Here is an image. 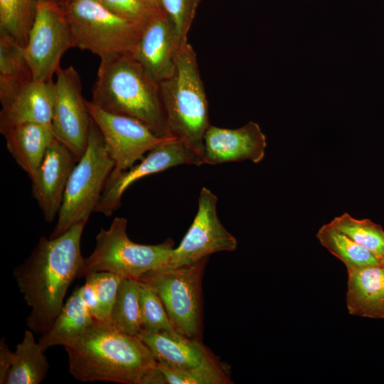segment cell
Masks as SVG:
<instances>
[{"label": "cell", "instance_id": "33", "mask_svg": "<svg viewBox=\"0 0 384 384\" xmlns=\"http://www.w3.org/2000/svg\"><path fill=\"white\" fill-rule=\"evenodd\" d=\"M82 299L94 319L102 323V316L97 298L91 284L85 281V284L80 287Z\"/></svg>", "mask_w": 384, "mask_h": 384}, {"label": "cell", "instance_id": "35", "mask_svg": "<svg viewBox=\"0 0 384 384\" xmlns=\"http://www.w3.org/2000/svg\"><path fill=\"white\" fill-rule=\"evenodd\" d=\"M145 3H146L151 8L159 10V11H163L162 6H161V0H143Z\"/></svg>", "mask_w": 384, "mask_h": 384}, {"label": "cell", "instance_id": "12", "mask_svg": "<svg viewBox=\"0 0 384 384\" xmlns=\"http://www.w3.org/2000/svg\"><path fill=\"white\" fill-rule=\"evenodd\" d=\"M217 201L210 190L202 188L196 215L179 245L173 249L166 268L190 265L215 252L236 250V238L218 217Z\"/></svg>", "mask_w": 384, "mask_h": 384}, {"label": "cell", "instance_id": "1", "mask_svg": "<svg viewBox=\"0 0 384 384\" xmlns=\"http://www.w3.org/2000/svg\"><path fill=\"white\" fill-rule=\"evenodd\" d=\"M85 224L77 223L54 238L41 237L31 254L14 270L18 289L31 309L26 324L33 332L42 334L50 329L69 286L78 278L84 259L80 241Z\"/></svg>", "mask_w": 384, "mask_h": 384}, {"label": "cell", "instance_id": "19", "mask_svg": "<svg viewBox=\"0 0 384 384\" xmlns=\"http://www.w3.org/2000/svg\"><path fill=\"white\" fill-rule=\"evenodd\" d=\"M347 272L346 301L349 314L384 319V268L369 266Z\"/></svg>", "mask_w": 384, "mask_h": 384}, {"label": "cell", "instance_id": "8", "mask_svg": "<svg viewBox=\"0 0 384 384\" xmlns=\"http://www.w3.org/2000/svg\"><path fill=\"white\" fill-rule=\"evenodd\" d=\"M208 258L190 265L153 270L139 279L159 295L175 330L194 340L202 341V281Z\"/></svg>", "mask_w": 384, "mask_h": 384}, {"label": "cell", "instance_id": "28", "mask_svg": "<svg viewBox=\"0 0 384 384\" xmlns=\"http://www.w3.org/2000/svg\"><path fill=\"white\" fill-rule=\"evenodd\" d=\"M139 282V302L142 331H165L179 334L175 330L159 295L149 285Z\"/></svg>", "mask_w": 384, "mask_h": 384}, {"label": "cell", "instance_id": "36", "mask_svg": "<svg viewBox=\"0 0 384 384\" xmlns=\"http://www.w3.org/2000/svg\"><path fill=\"white\" fill-rule=\"evenodd\" d=\"M380 266L384 268V254L380 259Z\"/></svg>", "mask_w": 384, "mask_h": 384}, {"label": "cell", "instance_id": "18", "mask_svg": "<svg viewBox=\"0 0 384 384\" xmlns=\"http://www.w3.org/2000/svg\"><path fill=\"white\" fill-rule=\"evenodd\" d=\"M139 336L158 363L178 371L201 366L215 355L202 341L165 331H142Z\"/></svg>", "mask_w": 384, "mask_h": 384}, {"label": "cell", "instance_id": "17", "mask_svg": "<svg viewBox=\"0 0 384 384\" xmlns=\"http://www.w3.org/2000/svg\"><path fill=\"white\" fill-rule=\"evenodd\" d=\"M182 44L173 21L161 11L146 23L132 55L159 82L171 73Z\"/></svg>", "mask_w": 384, "mask_h": 384}, {"label": "cell", "instance_id": "29", "mask_svg": "<svg viewBox=\"0 0 384 384\" xmlns=\"http://www.w3.org/2000/svg\"><path fill=\"white\" fill-rule=\"evenodd\" d=\"M0 77L32 79L24 54V47L5 34L0 33Z\"/></svg>", "mask_w": 384, "mask_h": 384}, {"label": "cell", "instance_id": "6", "mask_svg": "<svg viewBox=\"0 0 384 384\" xmlns=\"http://www.w3.org/2000/svg\"><path fill=\"white\" fill-rule=\"evenodd\" d=\"M127 226L126 218L116 217L108 229H100L93 252L83 259L78 278L92 272L107 271L139 279L149 272L167 267L174 241L167 238L157 245L136 243L127 235Z\"/></svg>", "mask_w": 384, "mask_h": 384}, {"label": "cell", "instance_id": "22", "mask_svg": "<svg viewBox=\"0 0 384 384\" xmlns=\"http://www.w3.org/2000/svg\"><path fill=\"white\" fill-rule=\"evenodd\" d=\"M49 370L44 351L35 341L31 330H26L22 341L14 352L11 368L4 384H39Z\"/></svg>", "mask_w": 384, "mask_h": 384}, {"label": "cell", "instance_id": "14", "mask_svg": "<svg viewBox=\"0 0 384 384\" xmlns=\"http://www.w3.org/2000/svg\"><path fill=\"white\" fill-rule=\"evenodd\" d=\"M54 83L0 77L1 134L19 124L51 123Z\"/></svg>", "mask_w": 384, "mask_h": 384}, {"label": "cell", "instance_id": "7", "mask_svg": "<svg viewBox=\"0 0 384 384\" xmlns=\"http://www.w3.org/2000/svg\"><path fill=\"white\" fill-rule=\"evenodd\" d=\"M114 163L93 119L86 150L73 169L63 196L55 227L49 238H56L74 225L87 223L95 212Z\"/></svg>", "mask_w": 384, "mask_h": 384}, {"label": "cell", "instance_id": "11", "mask_svg": "<svg viewBox=\"0 0 384 384\" xmlns=\"http://www.w3.org/2000/svg\"><path fill=\"white\" fill-rule=\"evenodd\" d=\"M55 74L51 121L55 138L79 160L87 146L92 119L82 95L80 78L75 68L60 67Z\"/></svg>", "mask_w": 384, "mask_h": 384}, {"label": "cell", "instance_id": "9", "mask_svg": "<svg viewBox=\"0 0 384 384\" xmlns=\"http://www.w3.org/2000/svg\"><path fill=\"white\" fill-rule=\"evenodd\" d=\"M75 48L69 22L59 0H36L24 54L35 81L52 80L65 51Z\"/></svg>", "mask_w": 384, "mask_h": 384}, {"label": "cell", "instance_id": "2", "mask_svg": "<svg viewBox=\"0 0 384 384\" xmlns=\"http://www.w3.org/2000/svg\"><path fill=\"white\" fill-rule=\"evenodd\" d=\"M69 372L81 382L146 384L158 361L139 336L96 321L64 346Z\"/></svg>", "mask_w": 384, "mask_h": 384}, {"label": "cell", "instance_id": "31", "mask_svg": "<svg viewBox=\"0 0 384 384\" xmlns=\"http://www.w3.org/2000/svg\"><path fill=\"white\" fill-rule=\"evenodd\" d=\"M201 0H161L163 11L173 21L182 43L188 34Z\"/></svg>", "mask_w": 384, "mask_h": 384}, {"label": "cell", "instance_id": "34", "mask_svg": "<svg viewBox=\"0 0 384 384\" xmlns=\"http://www.w3.org/2000/svg\"><path fill=\"white\" fill-rule=\"evenodd\" d=\"M14 357L11 351L6 343L5 338L0 341V383L4 384L8 372L11 368Z\"/></svg>", "mask_w": 384, "mask_h": 384}, {"label": "cell", "instance_id": "26", "mask_svg": "<svg viewBox=\"0 0 384 384\" xmlns=\"http://www.w3.org/2000/svg\"><path fill=\"white\" fill-rule=\"evenodd\" d=\"M330 223L381 259L384 254V230L380 225L369 219H356L348 213L334 218Z\"/></svg>", "mask_w": 384, "mask_h": 384}, {"label": "cell", "instance_id": "13", "mask_svg": "<svg viewBox=\"0 0 384 384\" xmlns=\"http://www.w3.org/2000/svg\"><path fill=\"white\" fill-rule=\"evenodd\" d=\"M140 161L130 169L109 178L95 212L111 216L121 206L126 189L143 177L181 164H205L203 159L184 142L174 137L149 151Z\"/></svg>", "mask_w": 384, "mask_h": 384}, {"label": "cell", "instance_id": "21", "mask_svg": "<svg viewBox=\"0 0 384 384\" xmlns=\"http://www.w3.org/2000/svg\"><path fill=\"white\" fill-rule=\"evenodd\" d=\"M94 320L82 299L80 287L75 289L50 329L41 334L38 343L44 351L53 346H68L74 342Z\"/></svg>", "mask_w": 384, "mask_h": 384}, {"label": "cell", "instance_id": "10", "mask_svg": "<svg viewBox=\"0 0 384 384\" xmlns=\"http://www.w3.org/2000/svg\"><path fill=\"white\" fill-rule=\"evenodd\" d=\"M86 105L114 163L110 176L130 169L145 153L171 137L158 136L134 117L107 112L91 101L86 100Z\"/></svg>", "mask_w": 384, "mask_h": 384}, {"label": "cell", "instance_id": "30", "mask_svg": "<svg viewBox=\"0 0 384 384\" xmlns=\"http://www.w3.org/2000/svg\"><path fill=\"white\" fill-rule=\"evenodd\" d=\"M84 277L94 289L102 312V324H110L111 311L123 277L107 271L92 272Z\"/></svg>", "mask_w": 384, "mask_h": 384}, {"label": "cell", "instance_id": "24", "mask_svg": "<svg viewBox=\"0 0 384 384\" xmlns=\"http://www.w3.org/2000/svg\"><path fill=\"white\" fill-rule=\"evenodd\" d=\"M140 282L123 278L110 315V325L131 335L139 336L142 331L139 302Z\"/></svg>", "mask_w": 384, "mask_h": 384}, {"label": "cell", "instance_id": "16", "mask_svg": "<svg viewBox=\"0 0 384 384\" xmlns=\"http://www.w3.org/2000/svg\"><path fill=\"white\" fill-rule=\"evenodd\" d=\"M203 144L205 164L245 160L259 163L265 156L267 139L260 126L250 121L237 129L210 124L204 134Z\"/></svg>", "mask_w": 384, "mask_h": 384}, {"label": "cell", "instance_id": "25", "mask_svg": "<svg viewBox=\"0 0 384 384\" xmlns=\"http://www.w3.org/2000/svg\"><path fill=\"white\" fill-rule=\"evenodd\" d=\"M36 11V0H0V33L25 47Z\"/></svg>", "mask_w": 384, "mask_h": 384}, {"label": "cell", "instance_id": "20", "mask_svg": "<svg viewBox=\"0 0 384 384\" xmlns=\"http://www.w3.org/2000/svg\"><path fill=\"white\" fill-rule=\"evenodd\" d=\"M3 135L9 152L31 179L55 139L51 123L19 124L7 129Z\"/></svg>", "mask_w": 384, "mask_h": 384}, {"label": "cell", "instance_id": "23", "mask_svg": "<svg viewBox=\"0 0 384 384\" xmlns=\"http://www.w3.org/2000/svg\"><path fill=\"white\" fill-rule=\"evenodd\" d=\"M316 238L323 247L344 264L347 270L380 265V260L376 255L330 223L319 228Z\"/></svg>", "mask_w": 384, "mask_h": 384}, {"label": "cell", "instance_id": "3", "mask_svg": "<svg viewBox=\"0 0 384 384\" xmlns=\"http://www.w3.org/2000/svg\"><path fill=\"white\" fill-rule=\"evenodd\" d=\"M91 102L112 113L134 117L160 137H171L159 82L132 55L101 60Z\"/></svg>", "mask_w": 384, "mask_h": 384}, {"label": "cell", "instance_id": "5", "mask_svg": "<svg viewBox=\"0 0 384 384\" xmlns=\"http://www.w3.org/2000/svg\"><path fill=\"white\" fill-rule=\"evenodd\" d=\"M69 22L75 48L101 60L132 55L146 24L119 16L96 0H59Z\"/></svg>", "mask_w": 384, "mask_h": 384}, {"label": "cell", "instance_id": "4", "mask_svg": "<svg viewBox=\"0 0 384 384\" xmlns=\"http://www.w3.org/2000/svg\"><path fill=\"white\" fill-rule=\"evenodd\" d=\"M159 88L169 134L184 142L205 164L208 102L197 55L188 42L181 46L172 72L159 82Z\"/></svg>", "mask_w": 384, "mask_h": 384}, {"label": "cell", "instance_id": "15", "mask_svg": "<svg viewBox=\"0 0 384 384\" xmlns=\"http://www.w3.org/2000/svg\"><path fill=\"white\" fill-rule=\"evenodd\" d=\"M78 159L55 138L31 181V193L45 220L51 223L58 215L69 177Z\"/></svg>", "mask_w": 384, "mask_h": 384}, {"label": "cell", "instance_id": "32", "mask_svg": "<svg viewBox=\"0 0 384 384\" xmlns=\"http://www.w3.org/2000/svg\"><path fill=\"white\" fill-rule=\"evenodd\" d=\"M115 14L146 24L157 13L143 0H96Z\"/></svg>", "mask_w": 384, "mask_h": 384}, {"label": "cell", "instance_id": "27", "mask_svg": "<svg viewBox=\"0 0 384 384\" xmlns=\"http://www.w3.org/2000/svg\"><path fill=\"white\" fill-rule=\"evenodd\" d=\"M166 384H230V370L215 356L201 366L187 371L172 370L159 363Z\"/></svg>", "mask_w": 384, "mask_h": 384}]
</instances>
